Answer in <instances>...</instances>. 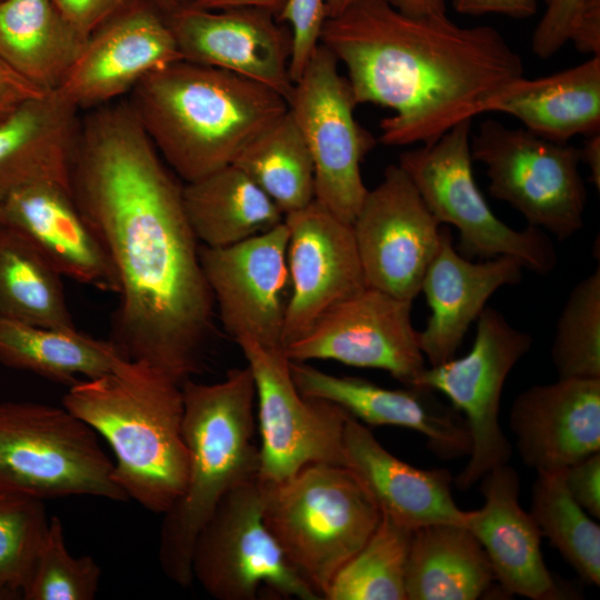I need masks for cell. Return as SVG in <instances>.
I'll return each instance as SVG.
<instances>
[{
    "mask_svg": "<svg viewBox=\"0 0 600 600\" xmlns=\"http://www.w3.org/2000/svg\"><path fill=\"white\" fill-rule=\"evenodd\" d=\"M70 186L118 276L109 340L182 384L201 369L214 300L182 184L129 102L98 107L80 123Z\"/></svg>",
    "mask_w": 600,
    "mask_h": 600,
    "instance_id": "6da1fadb",
    "label": "cell"
},
{
    "mask_svg": "<svg viewBox=\"0 0 600 600\" xmlns=\"http://www.w3.org/2000/svg\"><path fill=\"white\" fill-rule=\"evenodd\" d=\"M320 44L346 68L357 106L392 110L379 137L391 147L429 143L473 120L524 71L496 28L460 27L448 16L410 17L388 0H352L327 18Z\"/></svg>",
    "mask_w": 600,
    "mask_h": 600,
    "instance_id": "7a4b0ae2",
    "label": "cell"
},
{
    "mask_svg": "<svg viewBox=\"0 0 600 600\" xmlns=\"http://www.w3.org/2000/svg\"><path fill=\"white\" fill-rule=\"evenodd\" d=\"M130 93L149 139L184 183L232 163L288 110L284 98L258 82L183 59L150 72Z\"/></svg>",
    "mask_w": 600,
    "mask_h": 600,
    "instance_id": "3957f363",
    "label": "cell"
},
{
    "mask_svg": "<svg viewBox=\"0 0 600 600\" xmlns=\"http://www.w3.org/2000/svg\"><path fill=\"white\" fill-rule=\"evenodd\" d=\"M62 406L109 443L112 477L128 499L161 514L179 500L189 472L180 383L146 361L121 359L70 386Z\"/></svg>",
    "mask_w": 600,
    "mask_h": 600,
    "instance_id": "277c9868",
    "label": "cell"
},
{
    "mask_svg": "<svg viewBox=\"0 0 600 600\" xmlns=\"http://www.w3.org/2000/svg\"><path fill=\"white\" fill-rule=\"evenodd\" d=\"M181 389L189 472L182 496L163 513L159 562L170 580L187 588L193 581L192 553L200 530L230 490L259 476L260 456L256 388L248 366L229 370L216 383L188 379Z\"/></svg>",
    "mask_w": 600,
    "mask_h": 600,
    "instance_id": "5b68a950",
    "label": "cell"
},
{
    "mask_svg": "<svg viewBox=\"0 0 600 600\" xmlns=\"http://www.w3.org/2000/svg\"><path fill=\"white\" fill-rule=\"evenodd\" d=\"M267 486L264 522L292 567L323 599L336 574L370 538L381 512L344 466L309 464Z\"/></svg>",
    "mask_w": 600,
    "mask_h": 600,
    "instance_id": "8992f818",
    "label": "cell"
},
{
    "mask_svg": "<svg viewBox=\"0 0 600 600\" xmlns=\"http://www.w3.org/2000/svg\"><path fill=\"white\" fill-rule=\"evenodd\" d=\"M97 433L67 408L0 403V488L39 500L88 496L126 501Z\"/></svg>",
    "mask_w": 600,
    "mask_h": 600,
    "instance_id": "52a82bcc",
    "label": "cell"
},
{
    "mask_svg": "<svg viewBox=\"0 0 600 600\" xmlns=\"http://www.w3.org/2000/svg\"><path fill=\"white\" fill-rule=\"evenodd\" d=\"M471 123L462 121L437 140L403 151L398 164L437 220L458 230L462 256H509L538 274L550 273L557 264V252L548 233L532 226L521 230L509 227L492 212L478 188L472 170Z\"/></svg>",
    "mask_w": 600,
    "mask_h": 600,
    "instance_id": "ba28073f",
    "label": "cell"
},
{
    "mask_svg": "<svg viewBox=\"0 0 600 600\" xmlns=\"http://www.w3.org/2000/svg\"><path fill=\"white\" fill-rule=\"evenodd\" d=\"M470 147L472 159L486 167L491 196L512 206L528 226L559 240L582 229L587 190L579 148L493 119L481 123Z\"/></svg>",
    "mask_w": 600,
    "mask_h": 600,
    "instance_id": "9c48e42d",
    "label": "cell"
},
{
    "mask_svg": "<svg viewBox=\"0 0 600 600\" xmlns=\"http://www.w3.org/2000/svg\"><path fill=\"white\" fill-rule=\"evenodd\" d=\"M267 487L257 476L221 499L196 539L193 580L218 600H254L261 591L320 600L264 522Z\"/></svg>",
    "mask_w": 600,
    "mask_h": 600,
    "instance_id": "30bf717a",
    "label": "cell"
},
{
    "mask_svg": "<svg viewBox=\"0 0 600 600\" xmlns=\"http://www.w3.org/2000/svg\"><path fill=\"white\" fill-rule=\"evenodd\" d=\"M531 346L530 333L486 307L477 319L469 352L427 366L418 378L414 387L442 393L467 423L470 458L453 480L459 490H468L491 469L509 462L512 446L499 422L501 393L509 373Z\"/></svg>",
    "mask_w": 600,
    "mask_h": 600,
    "instance_id": "8fae6325",
    "label": "cell"
},
{
    "mask_svg": "<svg viewBox=\"0 0 600 600\" xmlns=\"http://www.w3.org/2000/svg\"><path fill=\"white\" fill-rule=\"evenodd\" d=\"M347 78L333 54L319 44L294 82L288 109L308 146L314 169V200L352 223L369 189L361 163L376 140L357 121Z\"/></svg>",
    "mask_w": 600,
    "mask_h": 600,
    "instance_id": "7c38bea8",
    "label": "cell"
},
{
    "mask_svg": "<svg viewBox=\"0 0 600 600\" xmlns=\"http://www.w3.org/2000/svg\"><path fill=\"white\" fill-rule=\"evenodd\" d=\"M254 381L261 443L259 478L279 483L314 463L344 466L343 434L350 414L339 406L303 396L292 381L281 348L251 338L237 341Z\"/></svg>",
    "mask_w": 600,
    "mask_h": 600,
    "instance_id": "4fadbf2b",
    "label": "cell"
},
{
    "mask_svg": "<svg viewBox=\"0 0 600 600\" xmlns=\"http://www.w3.org/2000/svg\"><path fill=\"white\" fill-rule=\"evenodd\" d=\"M351 226L366 286L413 301L442 227L398 163L384 169Z\"/></svg>",
    "mask_w": 600,
    "mask_h": 600,
    "instance_id": "5bb4252c",
    "label": "cell"
},
{
    "mask_svg": "<svg viewBox=\"0 0 600 600\" xmlns=\"http://www.w3.org/2000/svg\"><path fill=\"white\" fill-rule=\"evenodd\" d=\"M412 301L366 287L330 309L284 348L291 361L336 360L381 369L414 387L427 367L411 318Z\"/></svg>",
    "mask_w": 600,
    "mask_h": 600,
    "instance_id": "9a60e30c",
    "label": "cell"
},
{
    "mask_svg": "<svg viewBox=\"0 0 600 600\" xmlns=\"http://www.w3.org/2000/svg\"><path fill=\"white\" fill-rule=\"evenodd\" d=\"M289 232L284 219L272 229L218 248L200 246V262L226 333L282 347L290 294Z\"/></svg>",
    "mask_w": 600,
    "mask_h": 600,
    "instance_id": "2e32d148",
    "label": "cell"
},
{
    "mask_svg": "<svg viewBox=\"0 0 600 600\" xmlns=\"http://www.w3.org/2000/svg\"><path fill=\"white\" fill-rule=\"evenodd\" d=\"M290 294L282 347L303 337L334 306L364 289L351 223L314 199L284 214Z\"/></svg>",
    "mask_w": 600,
    "mask_h": 600,
    "instance_id": "e0dca14e",
    "label": "cell"
},
{
    "mask_svg": "<svg viewBox=\"0 0 600 600\" xmlns=\"http://www.w3.org/2000/svg\"><path fill=\"white\" fill-rule=\"evenodd\" d=\"M181 59L166 14L146 0H132L87 39L56 92L78 111L96 109Z\"/></svg>",
    "mask_w": 600,
    "mask_h": 600,
    "instance_id": "ac0fdd59",
    "label": "cell"
},
{
    "mask_svg": "<svg viewBox=\"0 0 600 600\" xmlns=\"http://www.w3.org/2000/svg\"><path fill=\"white\" fill-rule=\"evenodd\" d=\"M166 17L183 60L258 82L288 103L294 86L290 32L276 16L254 8L206 10L184 3Z\"/></svg>",
    "mask_w": 600,
    "mask_h": 600,
    "instance_id": "d6986e66",
    "label": "cell"
},
{
    "mask_svg": "<svg viewBox=\"0 0 600 600\" xmlns=\"http://www.w3.org/2000/svg\"><path fill=\"white\" fill-rule=\"evenodd\" d=\"M0 224L22 236L62 277L118 294L119 280L70 183L41 180L0 201Z\"/></svg>",
    "mask_w": 600,
    "mask_h": 600,
    "instance_id": "ffe728a7",
    "label": "cell"
},
{
    "mask_svg": "<svg viewBox=\"0 0 600 600\" xmlns=\"http://www.w3.org/2000/svg\"><path fill=\"white\" fill-rule=\"evenodd\" d=\"M297 389L330 401L370 426H393L421 433L442 459L469 454L470 433L462 414L421 387L389 389L360 377L327 373L308 362H289Z\"/></svg>",
    "mask_w": 600,
    "mask_h": 600,
    "instance_id": "44dd1931",
    "label": "cell"
},
{
    "mask_svg": "<svg viewBox=\"0 0 600 600\" xmlns=\"http://www.w3.org/2000/svg\"><path fill=\"white\" fill-rule=\"evenodd\" d=\"M510 429L522 462L537 472L563 471L600 452V379L558 378L523 390Z\"/></svg>",
    "mask_w": 600,
    "mask_h": 600,
    "instance_id": "7402d4cb",
    "label": "cell"
},
{
    "mask_svg": "<svg viewBox=\"0 0 600 600\" xmlns=\"http://www.w3.org/2000/svg\"><path fill=\"white\" fill-rule=\"evenodd\" d=\"M523 269L518 259L509 256L471 261L454 248L450 229L442 227L439 247L420 290L431 311L424 328L418 331L419 346L429 366L456 357L489 298L504 286L519 283Z\"/></svg>",
    "mask_w": 600,
    "mask_h": 600,
    "instance_id": "603a6c76",
    "label": "cell"
},
{
    "mask_svg": "<svg viewBox=\"0 0 600 600\" xmlns=\"http://www.w3.org/2000/svg\"><path fill=\"white\" fill-rule=\"evenodd\" d=\"M480 481L484 503L478 510L466 511L463 526L484 550L494 580L511 594L553 599L557 586L543 560L540 530L530 512L520 506L517 471L508 463L501 464Z\"/></svg>",
    "mask_w": 600,
    "mask_h": 600,
    "instance_id": "cb8c5ba5",
    "label": "cell"
},
{
    "mask_svg": "<svg viewBox=\"0 0 600 600\" xmlns=\"http://www.w3.org/2000/svg\"><path fill=\"white\" fill-rule=\"evenodd\" d=\"M343 459L381 514L412 530L442 522L463 524L466 511L453 500V478L447 469H419L398 459L351 416L344 428Z\"/></svg>",
    "mask_w": 600,
    "mask_h": 600,
    "instance_id": "d4e9b609",
    "label": "cell"
},
{
    "mask_svg": "<svg viewBox=\"0 0 600 600\" xmlns=\"http://www.w3.org/2000/svg\"><path fill=\"white\" fill-rule=\"evenodd\" d=\"M484 112L511 114L556 142L600 132V56L547 77L522 76L491 96Z\"/></svg>",
    "mask_w": 600,
    "mask_h": 600,
    "instance_id": "484cf974",
    "label": "cell"
},
{
    "mask_svg": "<svg viewBox=\"0 0 600 600\" xmlns=\"http://www.w3.org/2000/svg\"><path fill=\"white\" fill-rule=\"evenodd\" d=\"M80 123L78 110L56 91L0 121V201L31 182L70 183Z\"/></svg>",
    "mask_w": 600,
    "mask_h": 600,
    "instance_id": "4316f807",
    "label": "cell"
},
{
    "mask_svg": "<svg viewBox=\"0 0 600 600\" xmlns=\"http://www.w3.org/2000/svg\"><path fill=\"white\" fill-rule=\"evenodd\" d=\"M86 41L52 0H0V59L43 92L58 90Z\"/></svg>",
    "mask_w": 600,
    "mask_h": 600,
    "instance_id": "83f0119b",
    "label": "cell"
},
{
    "mask_svg": "<svg viewBox=\"0 0 600 600\" xmlns=\"http://www.w3.org/2000/svg\"><path fill=\"white\" fill-rule=\"evenodd\" d=\"M494 576L476 537L461 523H433L412 532L407 600H476Z\"/></svg>",
    "mask_w": 600,
    "mask_h": 600,
    "instance_id": "f1b7e54d",
    "label": "cell"
},
{
    "mask_svg": "<svg viewBox=\"0 0 600 600\" xmlns=\"http://www.w3.org/2000/svg\"><path fill=\"white\" fill-rule=\"evenodd\" d=\"M182 199L198 241L210 248L243 241L284 219L279 207L232 163L182 184Z\"/></svg>",
    "mask_w": 600,
    "mask_h": 600,
    "instance_id": "f546056e",
    "label": "cell"
},
{
    "mask_svg": "<svg viewBox=\"0 0 600 600\" xmlns=\"http://www.w3.org/2000/svg\"><path fill=\"white\" fill-rule=\"evenodd\" d=\"M124 359L110 340L77 328L63 329L0 320V363L68 387L110 372Z\"/></svg>",
    "mask_w": 600,
    "mask_h": 600,
    "instance_id": "4dcf8cb0",
    "label": "cell"
},
{
    "mask_svg": "<svg viewBox=\"0 0 600 600\" xmlns=\"http://www.w3.org/2000/svg\"><path fill=\"white\" fill-rule=\"evenodd\" d=\"M62 278L22 236L0 224V320L77 328Z\"/></svg>",
    "mask_w": 600,
    "mask_h": 600,
    "instance_id": "1f68e13d",
    "label": "cell"
},
{
    "mask_svg": "<svg viewBox=\"0 0 600 600\" xmlns=\"http://www.w3.org/2000/svg\"><path fill=\"white\" fill-rule=\"evenodd\" d=\"M283 212L314 199V169L303 136L289 109L250 140L232 161Z\"/></svg>",
    "mask_w": 600,
    "mask_h": 600,
    "instance_id": "d6a6232c",
    "label": "cell"
},
{
    "mask_svg": "<svg viewBox=\"0 0 600 600\" xmlns=\"http://www.w3.org/2000/svg\"><path fill=\"white\" fill-rule=\"evenodd\" d=\"M530 514L580 578L600 584V527L569 493L563 471L537 472Z\"/></svg>",
    "mask_w": 600,
    "mask_h": 600,
    "instance_id": "836d02e7",
    "label": "cell"
},
{
    "mask_svg": "<svg viewBox=\"0 0 600 600\" xmlns=\"http://www.w3.org/2000/svg\"><path fill=\"white\" fill-rule=\"evenodd\" d=\"M412 532L381 514L370 538L336 574L323 599L407 600L406 570Z\"/></svg>",
    "mask_w": 600,
    "mask_h": 600,
    "instance_id": "e575fe53",
    "label": "cell"
},
{
    "mask_svg": "<svg viewBox=\"0 0 600 600\" xmlns=\"http://www.w3.org/2000/svg\"><path fill=\"white\" fill-rule=\"evenodd\" d=\"M558 378L600 379V268L571 289L556 324Z\"/></svg>",
    "mask_w": 600,
    "mask_h": 600,
    "instance_id": "d590c367",
    "label": "cell"
},
{
    "mask_svg": "<svg viewBox=\"0 0 600 600\" xmlns=\"http://www.w3.org/2000/svg\"><path fill=\"white\" fill-rule=\"evenodd\" d=\"M101 569L89 556L73 557L67 549L59 517L49 518L30 574L22 588L23 600H92Z\"/></svg>",
    "mask_w": 600,
    "mask_h": 600,
    "instance_id": "8d00e7d4",
    "label": "cell"
},
{
    "mask_svg": "<svg viewBox=\"0 0 600 600\" xmlns=\"http://www.w3.org/2000/svg\"><path fill=\"white\" fill-rule=\"evenodd\" d=\"M48 521L42 500L0 488V599H21Z\"/></svg>",
    "mask_w": 600,
    "mask_h": 600,
    "instance_id": "74e56055",
    "label": "cell"
},
{
    "mask_svg": "<svg viewBox=\"0 0 600 600\" xmlns=\"http://www.w3.org/2000/svg\"><path fill=\"white\" fill-rule=\"evenodd\" d=\"M327 18L326 0H286L278 14V21L290 32L289 69L293 83L319 47Z\"/></svg>",
    "mask_w": 600,
    "mask_h": 600,
    "instance_id": "f35d334b",
    "label": "cell"
},
{
    "mask_svg": "<svg viewBox=\"0 0 600 600\" xmlns=\"http://www.w3.org/2000/svg\"><path fill=\"white\" fill-rule=\"evenodd\" d=\"M587 0H544L546 11L537 24L531 50L541 59H548L570 41L573 26Z\"/></svg>",
    "mask_w": 600,
    "mask_h": 600,
    "instance_id": "ab89813d",
    "label": "cell"
},
{
    "mask_svg": "<svg viewBox=\"0 0 600 600\" xmlns=\"http://www.w3.org/2000/svg\"><path fill=\"white\" fill-rule=\"evenodd\" d=\"M132 0H52L68 23L86 40Z\"/></svg>",
    "mask_w": 600,
    "mask_h": 600,
    "instance_id": "60d3db41",
    "label": "cell"
},
{
    "mask_svg": "<svg viewBox=\"0 0 600 600\" xmlns=\"http://www.w3.org/2000/svg\"><path fill=\"white\" fill-rule=\"evenodd\" d=\"M571 497L591 517L600 518V452L592 453L563 470Z\"/></svg>",
    "mask_w": 600,
    "mask_h": 600,
    "instance_id": "b9f144b4",
    "label": "cell"
},
{
    "mask_svg": "<svg viewBox=\"0 0 600 600\" xmlns=\"http://www.w3.org/2000/svg\"><path fill=\"white\" fill-rule=\"evenodd\" d=\"M44 93L48 92L32 86L0 59V121Z\"/></svg>",
    "mask_w": 600,
    "mask_h": 600,
    "instance_id": "7bdbcfd3",
    "label": "cell"
},
{
    "mask_svg": "<svg viewBox=\"0 0 600 600\" xmlns=\"http://www.w3.org/2000/svg\"><path fill=\"white\" fill-rule=\"evenodd\" d=\"M457 12L468 16L488 13L526 19L536 14L538 0H452Z\"/></svg>",
    "mask_w": 600,
    "mask_h": 600,
    "instance_id": "ee69618b",
    "label": "cell"
},
{
    "mask_svg": "<svg viewBox=\"0 0 600 600\" xmlns=\"http://www.w3.org/2000/svg\"><path fill=\"white\" fill-rule=\"evenodd\" d=\"M578 51L600 56V0H587L570 37Z\"/></svg>",
    "mask_w": 600,
    "mask_h": 600,
    "instance_id": "f6af8a7d",
    "label": "cell"
},
{
    "mask_svg": "<svg viewBox=\"0 0 600 600\" xmlns=\"http://www.w3.org/2000/svg\"><path fill=\"white\" fill-rule=\"evenodd\" d=\"M284 2L286 0H189L187 3L206 10L254 8L268 11L278 17Z\"/></svg>",
    "mask_w": 600,
    "mask_h": 600,
    "instance_id": "bcb514c9",
    "label": "cell"
},
{
    "mask_svg": "<svg viewBox=\"0 0 600 600\" xmlns=\"http://www.w3.org/2000/svg\"><path fill=\"white\" fill-rule=\"evenodd\" d=\"M398 11L417 18L446 17L444 0H388Z\"/></svg>",
    "mask_w": 600,
    "mask_h": 600,
    "instance_id": "7dc6e473",
    "label": "cell"
},
{
    "mask_svg": "<svg viewBox=\"0 0 600 600\" xmlns=\"http://www.w3.org/2000/svg\"><path fill=\"white\" fill-rule=\"evenodd\" d=\"M580 149L581 162L586 163L590 171V181L600 190V132L587 136L583 147Z\"/></svg>",
    "mask_w": 600,
    "mask_h": 600,
    "instance_id": "c3c4849f",
    "label": "cell"
},
{
    "mask_svg": "<svg viewBox=\"0 0 600 600\" xmlns=\"http://www.w3.org/2000/svg\"><path fill=\"white\" fill-rule=\"evenodd\" d=\"M352 0H326L327 17L332 18L340 14Z\"/></svg>",
    "mask_w": 600,
    "mask_h": 600,
    "instance_id": "681fc988",
    "label": "cell"
},
{
    "mask_svg": "<svg viewBox=\"0 0 600 600\" xmlns=\"http://www.w3.org/2000/svg\"><path fill=\"white\" fill-rule=\"evenodd\" d=\"M146 1L153 4L156 8H158L164 14H168L176 7H178V3H177L176 0H146Z\"/></svg>",
    "mask_w": 600,
    "mask_h": 600,
    "instance_id": "f907efd6",
    "label": "cell"
},
{
    "mask_svg": "<svg viewBox=\"0 0 600 600\" xmlns=\"http://www.w3.org/2000/svg\"><path fill=\"white\" fill-rule=\"evenodd\" d=\"M178 6L187 3L189 0H176Z\"/></svg>",
    "mask_w": 600,
    "mask_h": 600,
    "instance_id": "816d5d0a",
    "label": "cell"
}]
</instances>
